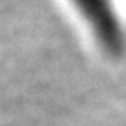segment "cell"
<instances>
[{
    "instance_id": "1",
    "label": "cell",
    "mask_w": 126,
    "mask_h": 126,
    "mask_svg": "<svg viewBox=\"0 0 126 126\" xmlns=\"http://www.w3.org/2000/svg\"><path fill=\"white\" fill-rule=\"evenodd\" d=\"M78 10L89 24L101 47L111 54H121L125 49V37L116 12L109 0H72Z\"/></svg>"
}]
</instances>
